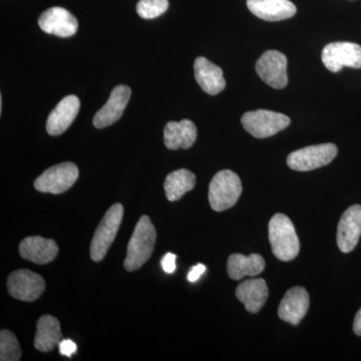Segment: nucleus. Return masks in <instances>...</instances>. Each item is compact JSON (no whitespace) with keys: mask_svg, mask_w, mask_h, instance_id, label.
I'll return each mask as SVG.
<instances>
[{"mask_svg":"<svg viewBox=\"0 0 361 361\" xmlns=\"http://www.w3.org/2000/svg\"><path fill=\"white\" fill-rule=\"evenodd\" d=\"M249 11L267 21L288 20L296 14V6L289 0H247Z\"/></svg>","mask_w":361,"mask_h":361,"instance_id":"f3484780","label":"nucleus"},{"mask_svg":"<svg viewBox=\"0 0 361 361\" xmlns=\"http://www.w3.org/2000/svg\"><path fill=\"white\" fill-rule=\"evenodd\" d=\"M196 126L190 120L169 122L164 129V142L169 149H189L197 140Z\"/></svg>","mask_w":361,"mask_h":361,"instance_id":"6ab92c4d","label":"nucleus"},{"mask_svg":"<svg viewBox=\"0 0 361 361\" xmlns=\"http://www.w3.org/2000/svg\"><path fill=\"white\" fill-rule=\"evenodd\" d=\"M322 59L331 73H338L344 66L361 68V47L353 42H331L323 49Z\"/></svg>","mask_w":361,"mask_h":361,"instance_id":"6e6552de","label":"nucleus"},{"mask_svg":"<svg viewBox=\"0 0 361 361\" xmlns=\"http://www.w3.org/2000/svg\"><path fill=\"white\" fill-rule=\"evenodd\" d=\"M130 96L132 90L128 85H118L111 90L108 102L94 116L92 123L94 127L97 129H104L118 122L127 108Z\"/></svg>","mask_w":361,"mask_h":361,"instance_id":"9b49d317","label":"nucleus"},{"mask_svg":"<svg viewBox=\"0 0 361 361\" xmlns=\"http://www.w3.org/2000/svg\"><path fill=\"white\" fill-rule=\"evenodd\" d=\"M205 265L198 264L194 266V267L192 268V270L190 271L189 274H188V280H189L190 282H196L197 280L202 276V274L205 272Z\"/></svg>","mask_w":361,"mask_h":361,"instance_id":"cd10ccee","label":"nucleus"},{"mask_svg":"<svg viewBox=\"0 0 361 361\" xmlns=\"http://www.w3.org/2000/svg\"><path fill=\"white\" fill-rule=\"evenodd\" d=\"M78 168L71 161L47 169L35 180V188L42 193L63 194L73 186L78 178Z\"/></svg>","mask_w":361,"mask_h":361,"instance_id":"0eeeda50","label":"nucleus"},{"mask_svg":"<svg viewBox=\"0 0 361 361\" xmlns=\"http://www.w3.org/2000/svg\"><path fill=\"white\" fill-rule=\"evenodd\" d=\"M39 25L44 32L59 37H73L78 28L77 18L63 7H51L42 13Z\"/></svg>","mask_w":361,"mask_h":361,"instance_id":"ddd939ff","label":"nucleus"},{"mask_svg":"<svg viewBox=\"0 0 361 361\" xmlns=\"http://www.w3.org/2000/svg\"><path fill=\"white\" fill-rule=\"evenodd\" d=\"M21 358V348L18 338L9 330L0 332V360L18 361Z\"/></svg>","mask_w":361,"mask_h":361,"instance_id":"b1692460","label":"nucleus"},{"mask_svg":"<svg viewBox=\"0 0 361 361\" xmlns=\"http://www.w3.org/2000/svg\"><path fill=\"white\" fill-rule=\"evenodd\" d=\"M310 294L303 287H293L286 292L279 308L278 315L280 319L292 325H298L305 317L310 308Z\"/></svg>","mask_w":361,"mask_h":361,"instance_id":"4468645a","label":"nucleus"},{"mask_svg":"<svg viewBox=\"0 0 361 361\" xmlns=\"http://www.w3.org/2000/svg\"><path fill=\"white\" fill-rule=\"evenodd\" d=\"M80 102L77 96L66 97L52 110L47 118V130L51 135L63 134L77 118Z\"/></svg>","mask_w":361,"mask_h":361,"instance_id":"2eb2a0df","label":"nucleus"},{"mask_svg":"<svg viewBox=\"0 0 361 361\" xmlns=\"http://www.w3.org/2000/svg\"><path fill=\"white\" fill-rule=\"evenodd\" d=\"M338 149L334 144H322L297 149L287 158V165L298 172L324 167L336 159Z\"/></svg>","mask_w":361,"mask_h":361,"instance_id":"423d86ee","label":"nucleus"},{"mask_svg":"<svg viewBox=\"0 0 361 361\" xmlns=\"http://www.w3.org/2000/svg\"><path fill=\"white\" fill-rule=\"evenodd\" d=\"M61 341L63 334L59 320L51 315H42L37 324L35 348L42 353H49L59 346Z\"/></svg>","mask_w":361,"mask_h":361,"instance_id":"412c9836","label":"nucleus"},{"mask_svg":"<svg viewBox=\"0 0 361 361\" xmlns=\"http://www.w3.org/2000/svg\"><path fill=\"white\" fill-rule=\"evenodd\" d=\"M123 217L122 204H115L106 211L103 220L97 226L90 244V258L96 262L103 260L115 241Z\"/></svg>","mask_w":361,"mask_h":361,"instance_id":"20e7f679","label":"nucleus"},{"mask_svg":"<svg viewBox=\"0 0 361 361\" xmlns=\"http://www.w3.org/2000/svg\"><path fill=\"white\" fill-rule=\"evenodd\" d=\"M2 111V97H0V113Z\"/></svg>","mask_w":361,"mask_h":361,"instance_id":"c756f323","label":"nucleus"},{"mask_svg":"<svg viewBox=\"0 0 361 361\" xmlns=\"http://www.w3.org/2000/svg\"><path fill=\"white\" fill-rule=\"evenodd\" d=\"M255 70L261 80L273 89H284L288 84L287 58L282 52H264L256 63Z\"/></svg>","mask_w":361,"mask_h":361,"instance_id":"9d476101","label":"nucleus"},{"mask_svg":"<svg viewBox=\"0 0 361 361\" xmlns=\"http://www.w3.org/2000/svg\"><path fill=\"white\" fill-rule=\"evenodd\" d=\"M196 185V177L191 171L180 169L167 176L165 180L166 196L170 202L180 200L187 192L192 191Z\"/></svg>","mask_w":361,"mask_h":361,"instance_id":"5701e85b","label":"nucleus"},{"mask_svg":"<svg viewBox=\"0 0 361 361\" xmlns=\"http://www.w3.org/2000/svg\"><path fill=\"white\" fill-rule=\"evenodd\" d=\"M21 257L30 262L44 265L51 263L59 254V246L52 239L30 236L23 239L20 245Z\"/></svg>","mask_w":361,"mask_h":361,"instance_id":"dca6fc26","label":"nucleus"},{"mask_svg":"<svg viewBox=\"0 0 361 361\" xmlns=\"http://www.w3.org/2000/svg\"><path fill=\"white\" fill-rule=\"evenodd\" d=\"M7 289L13 298L32 302L44 293L45 282L39 274L30 270L20 269L9 275Z\"/></svg>","mask_w":361,"mask_h":361,"instance_id":"1a4fd4ad","label":"nucleus"},{"mask_svg":"<svg viewBox=\"0 0 361 361\" xmlns=\"http://www.w3.org/2000/svg\"><path fill=\"white\" fill-rule=\"evenodd\" d=\"M268 295L269 290L262 278L246 280L239 284L236 289L237 298L240 302L244 304L246 310L251 313H257L262 310Z\"/></svg>","mask_w":361,"mask_h":361,"instance_id":"aec40b11","label":"nucleus"},{"mask_svg":"<svg viewBox=\"0 0 361 361\" xmlns=\"http://www.w3.org/2000/svg\"><path fill=\"white\" fill-rule=\"evenodd\" d=\"M269 241L275 257L284 262L293 260L300 250L295 227L284 214L278 213L270 220Z\"/></svg>","mask_w":361,"mask_h":361,"instance_id":"f03ea898","label":"nucleus"},{"mask_svg":"<svg viewBox=\"0 0 361 361\" xmlns=\"http://www.w3.org/2000/svg\"><path fill=\"white\" fill-rule=\"evenodd\" d=\"M265 268V261L259 254L245 256L232 254L228 259V275L233 280H241L246 276H257Z\"/></svg>","mask_w":361,"mask_h":361,"instance_id":"4be33fe9","label":"nucleus"},{"mask_svg":"<svg viewBox=\"0 0 361 361\" xmlns=\"http://www.w3.org/2000/svg\"><path fill=\"white\" fill-rule=\"evenodd\" d=\"M77 344L70 339H63L59 344V353L66 357H71L77 353Z\"/></svg>","mask_w":361,"mask_h":361,"instance_id":"a878e982","label":"nucleus"},{"mask_svg":"<svg viewBox=\"0 0 361 361\" xmlns=\"http://www.w3.org/2000/svg\"><path fill=\"white\" fill-rule=\"evenodd\" d=\"M361 236V206L353 205L341 216L337 227L336 241L342 253L355 248Z\"/></svg>","mask_w":361,"mask_h":361,"instance_id":"f8f14e48","label":"nucleus"},{"mask_svg":"<svg viewBox=\"0 0 361 361\" xmlns=\"http://www.w3.org/2000/svg\"><path fill=\"white\" fill-rule=\"evenodd\" d=\"M353 331L357 336H361V308L356 313L355 322H353Z\"/></svg>","mask_w":361,"mask_h":361,"instance_id":"c85d7f7f","label":"nucleus"},{"mask_svg":"<svg viewBox=\"0 0 361 361\" xmlns=\"http://www.w3.org/2000/svg\"><path fill=\"white\" fill-rule=\"evenodd\" d=\"M242 193L239 176L230 170H223L214 176L209 186V202L216 212L232 208Z\"/></svg>","mask_w":361,"mask_h":361,"instance_id":"7ed1b4c3","label":"nucleus"},{"mask_svg":"<svg viewBox=\"0 0 361 361\" xmlns=\"http://www.w3.org/2000/svg\"><path fill=\"white\" fill-rule=\"evenodd\" d=\"M194 71L197 82L207 94L216 96L224 90L226 80L219 66L200 56L195 61Z\"/></svg>","mask_w":361,"mask_h":361,"instance_id":"a211bd4d","label":"nucleus"},{"mask_svg":"<svg viewBox=\"0 0 361 361\" xmlns=\"http://www.w3.org/2000/svg\"><path fill=\"white\" fill-rule=\"evenodd\" d=\"M244 129L257 139L278 134L290 125V118L283 114L267 110L247 111L242 116Z\"/></svg>","mask_w":361,"mask_h":361,"instance_id":"39448f33","label":"nucleus"},{"mask_svg":"<svg viewBox=\"0 0 361 361\" xmlns=\"http://www.w3.org/2000/svg\"><path fill=\"white\" fill-rule=\"evenodd\" d=\"M157 231L149 216H142L135 225L129 244L123 267L129 272L140 269L151 258L155 249Z\"/></svg>","mask_w":361,"mask_h":361,"instance_id":"f257e3e1","label":"nucleus"},{"mask_svg":"<svg viewBox=\"0 0 361 361\" xmlns=\"http://www.w3.org/2000/svg\"><path fill=\"white\" fill-rule=\"evenodd\" d=\"M176 259H177V256L173 253H167L163 258H161V264L165 272L169 273V274L175 272Z\"/></svg>","mask_w":361,"mask_h":361,"instance_id":"bb28decb","label":"nucleus"},{"mask_svg":"<svg viewBox=\"0 0 361 361\" xmlns=\"http://www.w3.org/2000/svg\"><path fill=\"white\" fill-rule=\"evenodd\" d=\"M168 7V0H140L137 4V13L145 20H153L165 13Z\"/></svg>","mask_w":361,"mask_h":361,"instance_id":"393cba45","label":"nucleus"}]
</instances>
